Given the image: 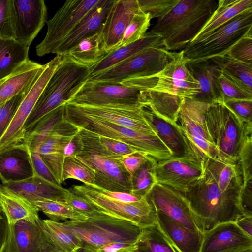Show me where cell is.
I'll list each match as a JSON object with an SVG mask.
<instances>
[{"mask_svg":"<svg viewBox=\"0 0 252 252\" xmlns=\"http://www.w3.org/2000/svg\"><path fill=\"white\" fill-rule=\"evenodd\" d=\"M145 95V107L163 119L177 123L184 97L151 89L146 91Z\"/></svg>","mask_w":252,"mask_h":252,"instance_id":"obj_33","label":"cell"},{"mask_svg":"<svg viewBox=\"0 0 252 252\" xmlns=\"http://www.w3.org/2000/svg\"><path fill=\"white\" fill-rule=\"evenodd\" d=\"M226 55L235 61L252 65V33L240 39Z\"/></svg>","mask_w":252,"mask_h":252,"instance_id":"obj_47","label":"cell"},{"mask_svg":"<svg viewBox=\"0 0 252 252\" xmlns=\"http://www.w3.org/2000/svg\"><path fill=\"white\" fill-rule=\"evenodd\" d=\"M63 226L83 246L100 247L115 242L136 243L142 228L133 223L102 213L82 221L66 220Z\"/></svg>","mask_w":252,"mask_h":252,"instance_id":"obj_7","label":"cell"},{"mask_svg":"<svg viewBox=\"0 0 252 252\" xmlns=\"http://www.w3.org/2000/svg\"><path fill=\"white\" fill-rule=\"evenodd\" d=\"M27 158L9 154L8 153L0 156V178L2 182L7 180H17L30 177L32 173L28 171Z\"/></svg>","mask_w":252,"mask_h":252,"instance_id":"obj_41","label":"cell"},{"mask_svg":"<svg viewBox=\"0 0 252 252\" xmlns=\"http://www.w3.org/2000/svg\"><path fill=\"white\" fill-rule=\"evenodd\" d=\"M141 112L156 135L170 151L172 157L197 159L177 123L163 119L147 107H143Z\"/></svg>","mask_w":252,"mask_h":252,"instance_id":"obj_24","label":"cell"},{"mask_svg":"<svg viewBox=\"0 0 252 252\" xmlns=\"http://www.w3.org/2000/svg\"><path fill=\"white\" fill-rule=\"evenodd\" d=\"M29 47L14 39L0 38V80L29 59Z\"/></svg>","mask_w":252,"mask_h":252,"instance_id":"obj_35","label":"cell"},{"mask_svg":"<svg viewBox=\"0 0 252 252\" xmlns=\"http://www.w3.org/2000/svg\"><path fill=\"white\" fill-rule=\"evenodd\" d=\"M78 131V127L64 118L55 126L40 146V157L60 185L63 182L64 149Z\"/></svg>","mask_w":252,"mask_h":252,"instance_id":"obj_19","label":"cell"},{"mask_svg":"<svg viewBox=\"0 0 252 252\" xmlns=\"http://www.w3.org/2000/svg\"><path fill=\"white\" fill-rule=\"evenodd\" d=\"M26 92L0 104V136L6 128Z\"/></svg>","mask_w":252,"mask_h":252,"instance_id":"obj_50","label":"cell"},{"mask_svg":"<svg viewBox=\"0 0 252 252\" xmlns=\"http://www.w3.org/2000/svg\"><path fill=\"white\" fill-rule=\"evenodd\" d=\"M44 64L28 60L11 74L0 80V104L26 92Z\"/></svg>","mask_w":252,"mask_h":252,"instance_id":"obj_30","label":"cell"},{"mask_svg":"<svg viewBox=\"0 0 252 252\" xmlns=\"http://www.w3.org/2000/svg\"><path fill=\"white\" fill-rule=\"evenodd\" d=\"M44 252H63L57 249L54 245H51L48 247Z\"/></svg>","mask_w":252,"mask_h":252,"instance_id":"obj_60","label":"cell"},{"mask_svg":"<svg viewBox=\"0 0 252 252\" xmlns=\"http://www.w3.org/2000/svg\"><path fill=\"white\" fill-rule=\"evenodd\" d=\"M203 176L184 193L203 233L244 216L240 205L243 180L237 165L208 158Z\"/></svg>","mask_w":252,"mask_h":252,"instance_id":"obj_1","label":"cell"},{"mask_svg":"<svg viewBox=\"0 0 252 252\" xmlns=\"http://www.w3.org/2000/svg\"><path fill=\"white\" fill-rule=\"evenodd\" d=\"M147 198L156 210L189 229L203 233L183 193L157 183L147 195Z\"/></svg>","mask_w":252,"mask_h":252,"instance_id":"obj_15","label":"cell"},{"mask_svg":"<svg viewBox=\"0 0 252 252\" xmlns=\"http://www.w3.org/2000/svg\"><path fill=\"white\" fill-rule=\"evenodd\" d=\"M140 11L137 0H114L100 32L108 52L119 48L126 28Z\"/></svg>","mask_w":252,"mask_h":252,"instance_id":"obj_21","label":"cell"},{"mask_svg":"<svg viewBox=\"0 0 252 252\" xmlns=\"http://www.w3.org/2000/svg\"><path fill=\"white\" fill-rule=\"evenodd\" d=\"M134 252H140L139 251H138L137 249Z\"/></svg>","mask_w":252,"mask_h":252,"instance_id":"obj_63","label":"cell"},{"mask_svg":"<svg viewBox=\"0 0 252 252\" xmlns=\"http://www.w3.org/2000/svg\"><path fill=\"white\" fill-rule=\"evenodd\" d=\"M151 19L148 13H144L141 11L136 13L126 28L119 48L143 37L149 28Z\"/></svg>","mask_w":252,"mask_h":252,"instance_id":"obj_45","label":"cell"},{"mask_svg":"<svg viewBox=\"0 0 252 252\" xmlns=\"http://www.w3.org/2000/svg\"><path fill=\"white\" fill-rule=\"evenodd\" d=\"M15 40L29 47L47 22L43 0H12Z\"/></svg>","mask_w":252,"mask_h":252,"instance_id":"obj_17","label":"cell"},{"mask_svg":"<svg viewBox=\"0 0 252 252\" xmlns=\"http://www.w3.org/2000/svg\"><path fill=\"white\" fill-rule=\"evenodd\" d=\"M83 151V145L79 133H78L66 146L64 150V154L65 157H76Z\"/></svg>","mask_w":252,"mask_h":252,"instance_id":"obj_57","label":"cell"},{"mask_svg":"<svg viewBox=\"0 0 252 252\" xmlns=\"http://www.w3.org/2000/svg\"><path fill=\"white\" fill-rule=\"evenodd\" d=\"M66 202L75 211L88 218L101 213L98 212L84 198L72 192Z\"/></svg>","mask_w":252,"mask_h":252,"instance_id":"obj_52","label":"cell"},{"mask_svg":"<svg viewBox=\"0 0 252 252\" xmlns=\"http://www.w3.org/2000/svg\"><path fill=\"white\" fill-rule=\"evenodd\" d=\"M235 223L243 231L252 237V217L244 216L238 219Z\"/></svg>","mask_w":252,"mask_h":252,"instance_id":"obj_59","label":"cell"},{"mask_svg":"<svg viewBox=\"0 0 252 252\" xmlns=\"http://www.w3.org/2000/svg\"><path fill=\"white\" fill-rule=\"evenodd\" d=\"M109 53L98 32L82 40L66 55L76 62L90 67Z\"/></svg>","mask_w":252,"mask_h":252,"instance_id":"obj_36","label":"cell"},{"mask_svg":"<svg viewBox=\"0 0 252 252\" xmlns=\"http://www.w3.org/2000/svg\"><path fill=\"white\" fill-rule=\"evenodd\" d=\"M96 189L106 197L117 201L125 203H133L139 201L143 197L134 195L131 193L114 192L106 190L94 185Z\"/></svg>","mask_w":252,"mask_h":252,"instance_id":"obj_56","label":"cell"},{"mask_svg":"<svg viewBox=\"0 0 252 252\" xmlns=\"http://www.w3.org/2000/svg\"><path fill=\"white\" fill-rule=\"evenodd\" d=\"M0 206L8 225L40 219L38 209L27 199L7 187L0 185Z\"/></svg>","mask_w":252,"mask_h":252,"instance_id":"obj_31","label":"cell"},{"mask_svg":"<svg viewBox=\"0 0 252 252\" xmlns=\"http://www.w3.org/2000/svg\"><path fill=\"white\" fill-rule=\"evenodd\" d=\"M114 0H99L65 37L54 54L66 55L83 39L100 32L107 12Z\"/></svg>","mask_w":252,"mask_h":252,"instance_id":"obj_25","label":"cell"},{"mask_svg":"<svg viewBox=\"0 0 252 252\" xmlns=\"http://www.w3.org/2000/svg\"><path fill=\"white\" fill-rule=\"evenodd\" d=\"M148 156L145 153L136 151L122 158L125 168L131 177L145 161Z\"/></svg>","mask_w":252,"mask_h":252,"instance_id":"obj_54","label":"cell"},{"mask_svg":"<svg viewBox=\"0 0 252 252\" xmlns=\"http://www.w3.org/2000/svg\"><path fill=\"white\" fill-rule=\"evenodd\" d=\"M221 57L187 63L188 70L200 86L199 93L193 99L208 104L220 103L218 78L221 73Z\"/></svg>","mask_w":252,"mask_h":252,"instance_id":"obj_23","label":"cell"},{"mask_svg":"<svg viewBox=\"0 0 252 252\" xmlns=\"http://www.w3.org/2000/svg\"><path fill=\"white\" fill-rule=\"evenodd\" d=\"M252 134L245 138L240 149L238 166L242 175L243 183L252 180Z\"/></svg>","mask_w":252,"mask_h":252,"instance_id":"obj_48","label":"cell"},{"mask_svg":"<svg viewBox=\"0 0 252 252\" xmlns=\"http://www.w3.org/2000/svg\"><path fill=\"white\" fill-rule=\"evenodd\" d=\"M78 133L83 145V152L98 156L122 158L137 151L124 143L85 129L79 128Z\"/></svg>","mask_w":252,"mask_h":252,"instance_id":"obj_32","label":"cell"},{"mask_svg":"<svg viewBox=\"0 0 252 252\" xmlns=\"http://www.w3.org/2000/svg\"><path fill=\"white\" fill-rule=\"evenodd\" d=\"M76 158L94 171L96 186L110 191L131 193V177L122 163V158L98 156L85 152Z\"/></svg>","mask_w":252,"mask_h":252,"instance_id":"obj_14","label":"cell"},{"mask_svg":"<svg viewBox=\"0 0 252 252\" xmlns=\"http://www.w3.org/2000/svg\"><path fill=\"white\" fill-rule=\"evenodd\" d=\"M30 202L52 220L82 221L88 218L75 211L66 201L40 198Z\"/></svg>","mask_w":252,"mask_h":252,"instance_id":"obj_38","label":"cell"},{"mask_svg":"<svg viewBox=\"0 0 252 252\" xmlns=\"http://www.w3.org/2000/svg\"><path fill=\"white\" fill-rule=\"evenodd\" d=\"M156 78L157 84L152 90L190 99L199 93V84L188 70L183 50L176 52Z\"/></svg>","mask_w":252,"mask_h":252,"instance_id":"obj_18","label":"cell"},{"mask_svg":"<svg viewBox=\"0 0 252 252\" xmlns=\"http://www.w3.org/2000/svg\"><path fill=\"white\" fill-rule=\"evenodd\" d=\"M40 224L50 242L62 252H76L82 247V241L66 229L62 222L41 219Z\"/></svg>","mask_w":252,"mask_h":252,"instance_id":"obj_37","label":"cell"},{"mask_svg":"<svg viewBox=\"0 0 252 252\" xmlns=\"http://www.w3.org/2000/svg\"><path fill=\"white\" fill-rule=\"evenodd\" d=\"M243 123L252 124V100H233L223 103Z\"/></svg>","mask_w":252,"mask_h":252,"instance_id":"obj_51","label":"cell"},{"mask_svg":"<svg viewBox=\"0 0 252 252\" xmlns=\"http://www.w3.org/2000/svg\"><path fill=\"white\" fill-rule=\"evenodd\" d=\"M176 54L164 48H148L90 77L87 81L120 83L135 78H156Z\"/></svg>","mask_w":252,"mask_h":252,"instance_id":"obj_11","label":"cell"},{"mask_svg":"<svg viewBox=\"0 0 252 252\" xmlns=\"http://www.w3.org/2000/svg\"><path fill=\"white\" fill-rule=\"evenodd\" d=\"M0 38L15 39L12 0H0Z\"/></svg>","mask_w":252,"mask_h":252,"instance_id":"obj_49","label":"cell"},{"mask_svg":"<svg viewBox=\"0 0 252 252\" xmlns=\"http://www.w3.org/2000/svg\"><path fill=\"white\" fill-rule=\"evenodd\" d=\"M136 245L140 252H177L157 224L142 229Z\"/></svg>","mask_w":252,"mask_h":252,"instance_id":"obj_40","label":"cell"},{"mask_svg":"<svg viewBox=\"0 0 252 252\" xmlns=\"http://www.w3.org/2000/svg\"><path fill=\"white\" fill-rule=\"evenodd\" d=\"M150 47L164 48L160 36L151 31L146 32L141 39L115 49L99 62L90 66L89 78Z\"/></svg>","mask_w":252,"mask_h":252,"instance_id":"obj_29","label":"cell"},{"mask_svg":"<svg viewBox=\"0 0 252 252\" xmlns=\"http://www.w3.org/2000/svg\"><path fill=\"white\" fill-rule=\"evenodd\" d=\"M8 234V224L5 216L0 214V252H4Z\"/></svg>","mask_w":252,"mask_h":252,"instance_id":"obj_58","label":"cell"},{"mask_svg":"<svg viewBox=\"0 0 252 252\" xmlns=\"http://www.w3.org/2000/svg\"><path fill=\"white\" fill-rule=\"evenodd\" d=\"M157 78H135L120 83L86 81L68 103L80 106L142 108L146 91Z\"/></svg>","mask_w":252,"mask_h":252,"instance_id":"obj_4","label":"cell"},{"mask_svg":"<svg viewBox=\"0 0 252 252\" xmlns=\"http://www.w3.org/2000/svg\"><path fill=\"white\" fill-rule=\"evenodd\" d=\"M252 33V8L247 9L221 25L200 40L184 49L187 63L223 57L240 39Z\"/></svg>","mask_w":252,"mask_h":252,"instance_id":"obj_8","label":"cell"},{"mask_svg":"<svg viewBox=\"0 0 252 252\" xmlns=\"http://www.w3.org/2000/svg\"><path fill=\"white\" fill-rule=\"evenodd\" d=\"M2 185L30 201L40 198L66 201L71 194L69 189L54 184L37 174L21 180L5 181Z\"/></svg>","mask_w":252,"mask_h":252,"instance_id":"obj_26","label":"cell"},{"mask_svg":"<svg viewBox=\"0 0 252 252\" xmlns=\"http://www.w3.org/2000/svg\"><path fill=\"white\" fill-rule=\"evenodd\" d=\"M63 180L74 179L86 185H95L94 171L76 157H65L63 168Z\"/></svg>","mask_w":252,"mask_h":252,"instance_id":"obj_43","label":"cell"},{"mask_svg":"<svg viewBox=\"0 0 252 252\" xmlns=\"http://www.w3.org/2000/svg\"><path fill=\"white\" fill-rule=\"evenodd\" d=\"M158 160L148 156L146 159L131 177V193L143 197L146 196L157 184L156 166Z\"/></svg>","mask_w":252,"mask_h":252,"instance_id":"obj_39","label":"cell"},{"mask_svg":"<svg viewBox=\"0 0 252 252\" xmlns=\"http://www.w3.org/2000/svg\"><path fill=\"white\" fill-rule=\"evenodd\" d=\"M69 189L102 214L129 221L142 229L157 224L156 210L148 201L147 195L139 201L125 203L106 197L94 185H73Z\"/></svg>","mask_w":252,"mask_h":252,"instance_id":"obj_10","label":"cell"},{"mask_svg":"<svg viewBox=\"0 0 252 252\" xmlns=\"http://www.w3.org/2000/svg\"><path fill=\"white\" fill-rule=\"evenodd\" d=\"M209 104L184 98L177 121L197 159L204 163L209 158L218 159L205 120Z\"/></svg>","mask_w":252,"mask_h":252,"instance_id":"obj_12","label":"cell"},{"mask_svg":"<svg viewBox=\"0 0 252 252\" xmlns=\"http://www.w3.org/2000/svg\"><path fill=\"white\" fill-rule=\"evenodd\" d=\"M95 252H134L137 249L136 243L115 242L100 247L83 246Z\"/></svg>","mask_w":252,"mask_h":252,"instance_id":"obj_53","label":"cell"},{"mask_svg":"<svg viewBox=\"0 0 252 252\" xmlns=\"http://www.w3.org/2000/svg\"><path fill=\"white\" fill-rule=\"evenodd\" d=\"M99 0H68L52 18L47 21V31L36 47V54L42 57L54 53L57 48Z\"/></svg>","mask_w":252,"mask_h":252,"instance_id":"obj_13","label":"cell"},{"mask_svg":"<svg viewBox=\"0 0 252 252\" xmlns=\"http://www.w3.org/2000/svg\"><path fill=\"white\" fill-rule=\"evenodd\" d=\"M64 110L65 120L78 128L124 143L158 161L172 157L170 151L157 135H147L100 119L85 113L73 104L66 103Z\"/></svg>","mask_w":252,"mask_h":252,"instance_id":"obj_5","label":"cell"},{"mask_svg":"<svg viewBox=\"0 0 252 252\" xmlns=\"http://www.w3.org/2000/svg\"><path fill=\"white\" fill-rule=\"evenodd\" d=\"M200 252H252V237L234 222L220 223L203 233Z\"/></svg>","mask_w":252,"mask_h":252,"instance_id":"obj_20","label":"cell"},{"mask_svg":"<svg viewBox=\"0 0 252 252\" xmlns=\"http://www.w3.org/2000/svg\"><path fill=\"white\" fill-rule=\"evenodd\" d=\"M76 252H95L87 248L82 247L78 249Z\"/></svg>","mask_w":252,"mask_h":252,"instance_id":"obj_61","label":"cell"},{"mask_svg":"<svg viewBox=\"0 0 252 252\" xmlns=\"http://www.w3.org/2000/svg\"><path fill=\"white\" fill-rule=\"evenodd\" d=\"M90 68L63 55L25 126L27 134L46 115L71 100L90 75Z\"/></svg>","mask_w":252,"mask_h":252,"instance_id":"obj_3","label":"cell"},{"mask_svg":"<svg viewBox=\"0 0 252 252\" xmlns=\"http://www.w3.org/2000/svg\"><path fill=\"white\" fill-rule=\"evenodd\" d=\"M204 173V163L192 158L171 157L158 161L156 166L158 183L183 194L201 178Z\"/></svg>","mask_w":252,"mask_h":252,"instance_id":"obj_16","label":"cell"},{"mask_svg":"<svg viewBox=\"0 0 252 252\" xmlns=\"http://www.w3.org/2000/svg\"><path fill=\"white\" fill-rule=\"evenodd\" d=\"M140 10L150 15L151 19H161L166 15L179 0H137Z\"/></svg>","mask_w":252,"mask_h":252,"instance_id":"obj_46","label":"cell"},{"mask_svg":"<svg viewBox=\"0 0 252 252\" xmlns=\"http://www.w3.org/2000/svg\"><path fill=\"white\" fill-rule=\"evenodd\" d=\"M156 224L178 252H200L203 233L189 229L156 210Z\"/></svg>","mask_w":252,"mask_h":252,"instance_id":"obj_28","label":"cell"},{"mask_svg":"<svg viewBox=\"0 0 252 252\" xmlns=\"http://www.w3.org/2000/svg\"><path fill=\"white\" fill-rule=\"evenodd\" d=\"M217 6L215 0H179L151 31L160 36L166 50L184 49L198 34Z\"/></svg>","mask_w":252,"mask_h":252,"instance_id":"obj_2","label":"cell"},{"mask_svg":"<svg viewBox=\"0 0 252 252\" xmlns=\"http://www.w3.org/2000/svg\"><path fill=\"white\" fill-rule=\"evenodd\" d=\"M41 219L20 220L8 225L6 244L4 252H44L53 245L44 232Z\"/></svg>","mask_w":252,"mask_h":252,"instance_id":"obj_22","label":"cell"},{"mask_svg":"<svg viewBox=\"0 0 252 252\" xmlns=\"http://www.w3.org/2000/svg\"><path fill=\"white\" fill-rule=\"evenodd\" d=\"M57 55L39 72L28 89L6 128L0 136V156L11 151H23L27 135L25 126L47 83L61 61Z\"/></svg>","mask_w":252,"mask_h":252,"instance_id":"obj_9","label":"cell"},{"mask_svg":"<svg viewBox=\"0 0 252 252\" xmlns=\"http://www.w3.org/2000/svg\"><path fill=\"white\" fill-rule=\"evenodd\" d=\"M205 120L218 159L237 165L242 145L252 134V124H245L223 104L218 102L209 104Z\"/></svg>","mask_w":252,"mask_h":252,"instance_id":"obj_6","label":"cell"},{"mask_svg":"<svg viewBox=\"0 0 252 252\" xmlns=\"http://www.w3.org/2000/svg\"><path fill=\"white\" fill-rule=\"evenodd\" d=\"M76 106L85 113L110 123L129 128L147 135H156L142 114L143 108Z\"/></svg>","mask_w":252,"mask_h":252,"instance_id":"obj_27","label":"cell"},{"mask_svg":"<svg viewBox=\"0 0 252 252\" xmlns=\"http://www.w3.org/2000/svg\"><path fill=\"white\" fill-rule=\"evenodd\" d=\"M0 214H3L2 212L0 206Z\"/></svg>","mask_w":252,"mask_h":252,"instance_id":"obj_62","label":"cell"},{"mask_svg":"<svg viewBox=\"0 0 252 252\" xmlns=\"http://www.w3.org/2000/svg\"><path fill=\"white\" fill-rule=\"evenodd\" d=\"M218 84L221 103L233 100H252V93L222 71L218 78Z\"/></svg>","mask_w":252,"mask_h":252,"instance_id":"obj_44","label":"cell"},{"mask_svg":"<svg viewBox=\"0 0 252 252\" xmlns=\"http://www.w3.org/2000/svg\"><path fill=\"white\" fill-rule=\"evenodd\" d=\"M240 205L245 216L252 217V180L243 183Z\"/></svg>","mask_w":252,"mask_h":252,"instance_id":"obj_55","label":"cell"},{"mask_svg":"<svg viewBox=\"0 0 252 252\" xmlns=\"http://www.w3.org/2000/svg\"><path fill=\"white\" fill-rule=\"evenodd\" d=\"M221 71L252 93V65L221 57Z\"/></svg>","mask_w":252,"mask_h":252,"instance_id":"obj_42","label":"cell"},{"mask_svg":"<svg viewBox=\"0 0 252 252\" xmlns=\"http://www.w3.org/2000/svg\"><path fill=\"white\" fill-rule=\"evenodd\" d=\"M251 8H252V0H218L217 8L198 34L191 41L201 39L242 12Z\"/></svg>","mask_w":252,"mask_h":252,"instance_id":"obj_34","label":"cell"}]
</instances>
